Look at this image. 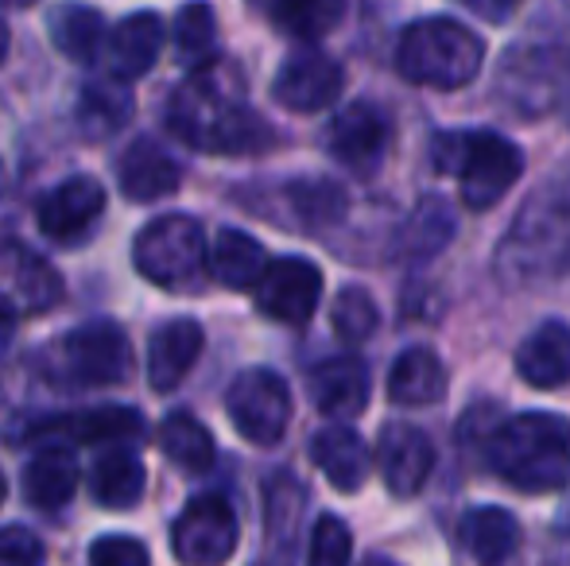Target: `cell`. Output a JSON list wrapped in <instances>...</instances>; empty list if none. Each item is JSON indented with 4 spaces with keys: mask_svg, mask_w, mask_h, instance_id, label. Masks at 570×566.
Masks as SVG:
<instances>
[{
    "mask_svg": "<svg viewBox=\"0 0 570 566\" xmlns=\"http://www.w3.org/2000/svg\"><path fill=\"white\" fill-rule=\"evenodd\" d=\"M493 98L520 121L551 117L570 101V4H540L504 47Z\"/></svg>",
    "mask_w": 570,
    "mask_h": 566,
    "instance_id": "6da1fadb",
    "label": "cell"
},
{
    "mask_svg": "<svg viewBox=\"0 0 570 566\" xmlns=\"http://www.w3.org/2000/svg\"><path fill=\"white\" fill-rule=\"evenodd\" d=\"M240 75L226 62L195 70L190 82H183L167 109V125L183 143L218 156H256L272 140V129L261 113L245 106Z\"/></svg>",
    "mask_w": 570,
    "mask_h": 566,
    "instance_id": "7a4b0ae2",
    "label": "cell"
},
{
    "mask_svg": "<svg viewBox=\"0 0 570 566\" xmlns=\"http://www.w3.org/2000/svg\"><path fill=\"white\" fill-rule=\"evenodd\" d=\"M493 272L504 287L563 280L570 272V171L543 179L524 198L497 245Z\"/></svg>",
    "mask_w": 570,
    "mask_h": 566,
    "instance_id": "3957f363",
    "label": "cell"
},
{
    "mask_svg": "<svg viewBox=\"0 0 570 566\" xmlns=\"http://www.w3.org/2000/svg\"><path fill=\"white\" fill-rule=\"evenodd\" d=\"M485 461L520 493H559L570 485V419L556 411H520L485 438Z\"/></svg>",
    "mask_w": 570,
    "mask_h": 566,
    "instance_id": "277c9868",
    "label": "cell"
},
{
    "mask_svg": "<svg viewBox=\"0 0 570 566\" xmlns=\"http://www.w3.org/2000/svg\"><path fill=\"white\" fill-rule=\"evenodd\" d=\"M431 163L443 175H458V190H462V202L470 210H489L524 175V151L501 132L454 129L435 137Z\"/></svg>",
    "mask_w": 570,
    "mask_h": 566,
    "instance_id": "5b68a950",
    "label": "cell"
},
{
    "mask_svg": "<svg viewBox=\"0 0 570 566\" xmlns=\"http://www.w3.org/2000/svg\"><path fill=\"white\" fill-rule=\"evenodd\" d=\"M481 62H485L481 36L451 16H423L400 31L396 70L415 86L462 90L481 75Z\"/></svg>",
    "mask_w": 570,
    "mask_h": 566,
    "instance_id": "8992f818",
    "label": "cell"
},
{
    "mask_svg": "<svg viewBox=\"0 0 570 566\" xmlns=\"http://www.w3.org/2000/svg\"><path fill=\"white\" fill-rule=\"evenodd\" d=\"M206 234L190 214L151 218L132 241V265L164 291H190L206 272Z\"/></svg>",
    "mask_w": 570,
    "mask_h": 566,
    "instance_id": "52a82bcc",
    "label": "cell"
},
{
    "mask_svg": "<svg viewBox=\"0 0 570 566\" xmlns=\"http://www.w3.org/2000/svg\"><path fill=\"white\" fill-rule=\"evenodd\" d=\"M47 373L59 385L75 388L125 385L132 373V346L117 322H82L47 349Z\"/></svg>",
    "mask_w": 570,
    "mask_h": 566,
    "instance_id": "ba28073f",
    "label": "cell"
},
{
    "mask_svg": "<svg viewBox=\"0 0 570 566\" xmlns=\"http://www.w3.org/2000/svg\"><path fill=\"white\" fill-rule=\"evenodd\" d=\"M226 411L240 438L253 446H276L292 424V388L272 369H245L233 377Z\"/></svg>",
    "mask_w": 570,
    "mask_h": 566,
    "instance_id": "9c48e42d",
    "label": "cell"
},
{
    "mask_svg": "<svg viewBox=\"0 0 570 566\" xmlns=\"http://www.w3.org/2000/svg\"><path fill=\"white\" fill-rule=\"evenodd\" d=\"M237 513L226 497H195L171 524V552L183 566H226L237 552Z\"/></svg>",
    "mask_w": 570,
    "mask_h": 566,
    "instance_id": "30bf717a",
    "label": "cell"
},
{
    "mask_svg": "<svg viewBox=\"0 0 570 566\" xmlns=\"http://www.w3.org/2000/svg\"><path fill=\"white\" fill-rule=\"evenodd\" d=\"M62 299V276L20 241H0V322L47 315Z\"/></svg>",
    "mask_w": 570,
    "mask_h": 566,
    "instance_id": "8fae6325",
    "label": "cell"
},
{
    "mask_svg": "<svg viewBox=\"0 0 570 566\" xmlns=\"http://www.w3.org/2000/svg\"><path fill=\"white\" fill-rule=\"evenodd\" d=\"M256 307L268 318L287 326H303L315 315L318 299H323V272L303 257H279L268 260L261 284L253 287Z\"/></svg>",
    "mask_w": 570,
    "mask_h": 566,
    "instance_id": "7c38bea8",
    "label": "cell"
},
{
    "mask_svg": "<svg viewBox=\"0 0 570 566\" xmlns=\"http://www.w3.org/2000/svg\"><path fill=\"white\" fill-rule=\"evenodd\" d=\"M392 140V121L373 101H353L331 121L326 148L338 163L350 167L353 175H373L384 163V151Z\"/></svg>",
    "mask_w": 570,
    "mask_h": 566,
    "instance_id": "4fadbf2b",
    "label": "cell"
},
{
    "mask_svg": "<svg viewBox=\"0 0 570 566\" xmlns=\"http://www.w3.org/2000/svg\"><path fill=\"white\" fill-rule=\"evenodd\" d=\"M345 86V70L331 54L323 51H295L284 59L276 82H272V98L292 113H318V109L334 106Z\"/></svg>",
    "mask_w": 570,
    "mask_h": 566,
    "instance_id": "5bb4252c",
    "label": "cell"
},
{
    "mask_svg": "<svg viewBox=\"0 0 570 566\" xmlns=\"http://www.w3.org/2000/svg\"><path fill=\"white\" fill-rule=\"evenodd\" d=\"M101 210H106V187L94 175H70L39 198L36 218L51 241H78L90 234Z\"/></svg>",
    "mask_w": 570,
    "mask_h": 566,
    "instance_id": "9a60e30c",
    "label": "cell"
},
{
    "mask_svg": "<svg viewBox=\"0 0 570 566\" xmlns=\"http://www.w3.org/2000/svg\"><path fill=\"white\" fill-rule=\"evenodd\" d=\"M376 466H381L392 497L407 500L428 485L431 469H435V446L420 427L389 424L376 438Z\"/></svg>",
    "mask_w": 570,
    "mask_h": 566,
    "instance_id": "2e32d148",
    "label": "cell"
},
{
    "mask_svg": "<svg viewBox=\"0 0 570 566\" xmlns=\"http://www.w3.org/2000/svg\"><path fill=\"white\" fill-rule=\"evenodd\" d=\"M120 195L128 202H159L171 198L183 182V167L175 163V156H167V148L151 137H136L128 143V151L117 163Z\"/></svg>",
    "mask_w": 570,
    "mask_h": 566,
    "instance_id": "e0dca14e",
    "label": "cell"
},
{
    "mask_svg": "<svg viewBox=\"0 0 570 566\" xmlns=\"http://www.w3.org/2000/svg\"><path fill=\"white\" fill-rule=\"evenodd\" d=\"M167 28L156 12H132L117 23L106 36V59H109V75L117 82H136L156 67L159 51H164Z\"/></svg>",
    "mask_w": 570,
    "mask_h": 566,
    "instance_id": "ac0fdd59",
    "label": "cell"
},
{
    "mask_svg": "<svg viewBox=\"0 0 570 566\" xmlns=\"http://www.w3.org/2000/svg\"><path fill=\"white\" fill-rule=\"evenodd\" d=\"M311 400L323 416L331 419H353L365 411L368 404V365L361 357H331V361L311 369Z\"/></svg>",
    "mask_w": 570,
    "mask_h": 566,
    "instance_id": "d6986e66",
    "label": "cell"
},
{
    "mask_svg": "<svg viewBox=\"0 0 570 566\" xmlns=\"http://www.w3.org/2000/svg\"><path fill=\"white\" fill-rule=\"evenodd\" d=\"M203 326L195 318H171L151 334L148 346V380L156 393H175L195 369L198 354H203Z\"/></svg>",
    "mask_w": 570,
    "mask_h": 566,
    "instance_id": "ffe728a7",
    "label": "cell"
},
{
    "mask_svg": "<svg viewBox=\"0 0 570 566\" xmlns=\"http://www.w3.org/2000/svg\"><path fill=\"white\" fill-rule=\"evenodd\" d=\"M446 388H451V377H446V365L435 349L412 346L392 361L389 400L400 408H435L446 400Z\"/></svg>",
    "mask_w": 570,
    "mask_h": 566,
    "instance_id": "44dd1931",
    "label": "cell"
},
{
    "mask_svg": "<svg viewBox=\"0 0 570 566\" xmlns=\"http://www.w3.org/2000/svg\"><path fill=\"white\" fill-rule=\"evenodd\" d=\"M517 373L532 388H563L570 380V326L559 318L540 322L517 349Z\"/></svg>",
    "mask_w": 570,
    "mask_h": 566,
    "instance_id": "7402d4cb",
    "label": "cell"
},
{
    "mask_svg": "<svg viewBox=\"0 0 570 566\" xmlns=\"http://www.w3.org/2000/svg\"><path fill=\"white\" fill-rule=\"evenodd\" d=\"M144 435V419L132 408H94L82 416H59L31 427V438H70V443H136Z\"/></svg>",
    "mask_w": 570,
    "mask_h": 566,
    "instance_id": "603a6c76",
    "label": "cell"
},
{
    "mask_svg": "<svg viewBox=\"0 0 570 566\" xmlns=\"http://www.w3.org/2000/svg\"><path fill=\"white\" fill-rule=\"evenodd\" d=\"M311 458L338 493H357L368 477V446L353 427H323L311 438Z\"/></svg>",
    "mask_w": 570,
    "mask_h": 566,
    "instance_id": "cb8c5ba5",
    "label": "cell"
},
{
    "mask_svg": "<svg viewBox=\"0 0 570 566\" xmlns=\"http://www.w3.org/2000/svg\"><path fill=\"white\" fill-rule=\"evenodd\" d=\"M454 237H458V218H454L451 202L431 195L404 218V226H400V234H396V252L404 260H412V265H420V260L439 257Z\"/></svg>",
    "mask_w": 570,
    "mask_h": 566,
    "instance_id": "d4e9b609",
    "label": "cell"
},
{
    "mask_svg": "<svg viewBox=\"0 0 570 566\" xmlns=\"http://www.w3.org/2000/svg\"><path fill=\"white\" fill-rule=\"evenodd\" d=\"M144 485H148L144 461L128 446H114V450H106L94 461V474H90L94 500L101 508H109V513H125V508L140 505Z\"/></svg>",
    "mask_w": 570,
    "mask_h": 566,
    "instance_id": "484cf974",
    "label": "cell"
},
{
    "mask_svg": "<svg viewBox=\"0 0 570 566\" xmlns=\"http://www.w3.org/2000/svg\"><path fill=\"white\" fill-rule=\"evenodd\" d=\"M458 536H462L465 552H470L481 566H501L520 547V524L512 520L504 508L481 505L462 516Z\"/></svg>",
    "mask_w": 570,
    "mask_h": 566,
    "instance_id": "4316f807",
    "label": "cell"
},
{
    "mask_svg": "<svg viewBox=\"0 0 570 566\" xmlns=\"http://www.w3.org/2000/svg\"><path fill=\"white\" fill-rule=\"evenodd\" d=\"M47 36H51L59 54H67L75 62H94L101 47H106L109 31H106V16L98 8L59 4L47 12Z\"/></svg>",
    "mask_w": 570,
    "mask_h": 566,
    "instance_id": "83f0119b",
    "label": "cell"
},
{
    "mask_svg": "<svg viewBox=\"0 0 570 566\" xmlns=\"http://www.w3.org/2000/svg\"><path fill=\"white\" fill-rule=\"evenodd\" d=\"M206 265L233 291H253L268 268V257H264L261 241L248 237L245 229H222L214 237V249L206 252Z\"/></svg>",
    "mask_w": 570,
    "mask_h": 566,
    "instance_id": "f1b7e54d",
    "label": "cell"
},
{
    "mask_svg": "<svg viewBox=\"0 0 570 566\" xmlns=\"http://www.w3.org/2000/svg\"><path fill=\"white\" fill-rule=\"evenodd\" d=\"M20 481H23V497H28V505L55 513V508H62L70 497H75L82 474H78L75 458H70L67 450H43L23 466Z\"/></svg>",
    "mask_w": 570,
    "mask_h": 566,
    "instance_id": "f546056e",
    "label": "cell"
},
{
    "mask_svg": "<svg viewBox=\"0 0 570 566\" xmlns=\"http://www.w3.org/2000/svg\"><path fill=\"white\" fill-rule=\"evenodd\" d=\"M159 446L164 454L183 466L187 474H206L218 458V446H214V435L203 419L187 416V411H175L159 424Z\"/></svg>",
    "mask_w": 570,
    "mask_h": 566,
    "instance_id": "4dcf8cb0",
    "label": "cell"
},
{
    "mask_svg": "<svg viewBox=\"0 0 570 566\" xmlns=\"http://www.w3.org/2000/svg\"><path fill=\"white\" fill-rule=\"evenodd\" d=\"M128 117H132V93L125 86L114 82H98L86 86L82 101H78V125H82L86 140H101L114 137L117 129H125Z\"/></svg>",
    "mask_w": 570,
    "mask_h": 566,
    "instance_id": "1f68e13d",
    "label": "cell"
},
{
    "mask_svg": "<svg viewBox=\"0 0 570 566\" xmlns=\"http://www.w3.org/2000/svg\"><path fill=\"white\" fill-rule=\"evenodd\" d=\"M287 202L303 229H323L331 221H342L350 198L334 179H295L287 182Z\"/></svg>",
    "mask_w": 570,
    "mask_h": 566,
    "instance_id": "d6a6232c",
    "label": "cell"
},
{
    "mask_svg": "<svg viewBox=\"0 0 570 566\" xmlns=\"http://www.w3.org/2000/svg\"><path fill=\"white\" fill-rule=\"evenodd\" d=\"M345 16L342 0H292V4H268V20L295 39H323Z\"/></svg>",
    "mask_w": 570,
    "mask_h": 566,
    "instance_id": "836d02e7",
    "label": "cell"
},
{
    "mask_svg": "<svg viewBox=\"0 0 570 566\" xmlns=\"http://www.w3.org/2000/svg\"><path fill=\"white\" fill-rule=\"evenodd\" d=\"M376 322H381V310H376V299L365 291V287H342L338 299L331 307V326L342 341L357 346V341H368L376 334Z\"/></svg>",
    "mask_w": 570,
    "mask_h": 566,
    "instance_id": "e575fe53",
    "label": "cell"
},
{
    "mask_svg": "<svg viewBox=\"0 0 570 566\" xmlns=\"http://www.w3.org/2000/svg\"><path fill=\"white\" fill-rule=\"evenodd\" d=\"M214 8L206 4H187L179 8L175 16V51H179L183 62H195L198 70L210 67V54H214Z\"/></svg>",
    "mask_w": 570,
    "mask_h": 566,
    "instance_id": "d590c367",
    "label": "cell"
},
{
    "mask_svg": "<svg viewBox=\"0 0 570 566\" xmlns=\"http://www.w3.org/2000/svg\"><path fill=\"white\" fill-rule=\"evenodd\" d=\"M303 513V489L292 481V477H276L268 485V536L276 544L284 536V544H292V532H295V520Z\"/></svg>",
    "mask_w": 570,
    "mask_h": 566,
    "instance_id": "8d00e7d4",
    "label": "cell"
},
{
    "mask_svg": "<svg viewBox=\"0 0 570 566\" xmlns=\"http://www.w3.org/2000/svg\"><path fill=\"white\" fill-rule=\"evenodd\" d=\"M353 536L338 516H318L315 532H311V559L307 566H350Z\"/></svg>",
    "mask_w": 570,
    "mask_h": 566,
    "instance_id": "74e56055",
    "label": "cell"
},
{
    "mask_svg": "<svg viewBox=\"0 0 570 566\" xmlns=\"http://www.w3.org/2000/svg\"><path fill=\"white\" fill-rule=\"evenodd\" d=\"M47 547L23 524H4L0 528V566H43Z\"/></svg>",
    "mask_w": 570,
    "mask_h": 566,
    "instance_id": "f35d334b",
    "label": "cell"
},
{
    "mask_svg": "<svg viewBox=\"0 0 570 566\" xmlns=\"http://www.w3.org/2000/svg\"><path fill=\"white\" fill-rule=\"evenodd\" d=\"M90 566H151L148 547L132 536H101L90 547Z\"/></svg>",
    "mask_w": 570,
    "mask_h": 566,
    "instance_id": "ab89813d",
    "label": "cell"
},
{
    "mask_svg": "<svg viewBox=\"0 0 570 566\" xmlns=\"http://www.w3.org/2000/svg\"><path fill=\"white\" fill-rule=\"evenodd\" d=\"M470 12H478V16H489V20H504V16H512V4H501V8H493V4H478V0H470Z\"/></svg>",
    "mask_w": 570,
    "mask_h": 566,
    "instance_id": "60d3db41",
    "label": "cell"
},
{
    "mask_svg": "<svg viewBox=\"0 0 570 566\" xmlns=\"http://www.w3.org/2000/svg\"><path fill=\"white\" fill-rule=\"evenodd\" d=\"M8 47H12V31H8V23L0 20V62L8 59Z\"/></svg>",
    "mask_w": 570,
    "mask_h": 566,
    "instance_id": "b9f144b4",
    "label": "cell"
},
{
    "mask_svg": "<svg viewBox=\"0 0 570 566\" xmlns=\"http://www.w3.org/2000/svg\"><path fill=\"white\" fill-rule=\"evenodd\" d=\"M556 524H559V532H563V536L570 539V500H567L563 508H559V520Z\"/></svg>",
    "mask_w": 570,
    "mask_h": 566,
    "instance_id": "7bdbcfd3",
    "label": "cell"
},
{
    "mask_svg": "<svg viewBox=\"0 0 570 566\" xmlns=\"http://www.w3.org/2000/svg\"><path fill=\"white\" fill-rule=\"evenodd\" d=\"M361 566H396V563H392V559H384V555H373V559H365Z\"/></svg>",
    "mask_w": 570,
    "mask_h": 566,
    "instance_id": "ee69618b",
    "label": "cell"
},
{
    "mask_svg": "<svg viewBox=\"0 0 570 566\" xmlns=\"http://www.w3.org/2000/svg\"><path fill=\"white\" fill-rule=\"evenodd\" d=\"M4 182H8V167H4V159H0V195H4Z\"/></svg>",
    "mask_w": 570,
    "mask_h": 566,
    "instance_id": "f6af8a7d",
    "label": "cell"
},
{
    "mask_svg": "<svg viewBox=\"0 0 570 566\" xmlns=\"http://www.w3.org/2000/svg\"><path fill=\"white\" fill-rule=\"evenodd\" d=\"M4 493H8V485H4V474H0V500H4Z\"/></svg>",
    "mask_w": 570,
    "mask_h": 566,
    "instance_id": "bcb514c9",
    "label": "cell"
}]
</instances>
